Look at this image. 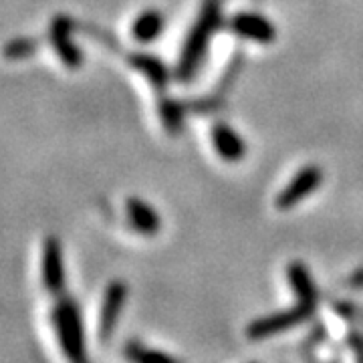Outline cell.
Returning a JSON list of instances; mask_svg holds the SVG:
<instances>
[{"label":"cell","mask_w":363,"mask_h":363,"mask_svg":"<svg viewBox=\"0 0 363 363\" xmlns=\"http://www.w3.org/2000/svg\"><path fill=\"white\" fill-rule=\"evenodd\" d=\"M51 321L57 343L67 363H91L85 343L83 317L75 298L59 295L51 311Z\"/></svg>","instance_id":"1"},{"label":"cell","mask_w":363,"mask_h":363,"mask_svg":"<svg viewBox=\"0 0 363 363\" xmlns=\"http://www.w3.org/2000/svg\"><path fill=\"white\" fill-rule=\"evenodd\" d=\"M220 2L218 0H208L200 13V18L194 25V28L190 30L188 40L184 45L180 55V61H178V77L182 81H190L194 77V73L200 67V61L204 59L208 49V43L212 39L214 30L220 25Z\"/></svg>","instance_id":"2"},{"label":"cell","mask_w":363,"mask_h":363,"mask_svg":"<svg viewBox=\"0 0 363 363\" xmlns=\"http://www.w3.org/2000/svg\"><path fill=\"white\" fill-rule=\"evenodd\" d=\"M40 281L47 293L63 295L65 291V260L63 247L57 236H47L40 252Z\"/></svg>","instance_id":"3"},{"label":"cell","mask_w":363,"mask_h":363,"mask_svg":"<svg viewBox=\"0 0 363 363\" xmlns=\"http://www.w3.org/2000/svg\"><path fill=\"white\" fill-rule=\"evenodd\" d=\"M49 40L67 69H79L83 65V52L73 37V21L65 14H57L49 26Z\"/></svg>","instance_id":"4"},{"label":"cell","mask_w":363,"mask_h":363,"mask_svg":"<svg viewBox=\"0 0 363 363\" xmlns=\"http://www.w3.org/2000/svg\"><path fill=\"white\" fill-rule=\"evenodd\" d=\"M128 301V286L121 281H113L109 283L104 293V301H101V309H99V325H97V333L101 341H109L111 333L116 331L117 319L125 307Z\"/></svg>","instance_id":"5"},{"label":"cell","mask_w":363,"mask_h":363,"mask_svg":"<svg viewBox=\"0 0 363 363\" xmlns=\"http://www.w3.org/2000/svg\"><path fill=\"white\" fill-rule=\"evenodd\" d=\"M311 313L313 309H309V307H305V305L298 303L297 307H293V309H289V311L274 313V315H269V317H262V319L255 321V323L248 327V337L259 341V339L277 335V333H281V331H286V329H291V327H295V325L303 323Z\"/></svg>","instance_id":"6"},{"label":"cell","mask_w":363,"mask_h":363,"mask_svg":"<svg viewBox=\"0 0 363 363\" xmlns=\"http://www.w3.org/2000/svg\"><path fill=\"white\" fill-rule=\"evenodd\" d=\"M321 182H323V172L319 166L303 168L293 180L289 182L285 190L277 196V208L289 210V208L297 206L298 202H303L307 196L321 186Z\"/></svg>","instance_id":"7"},{"label":"cell","mask_w":363,"mask_h":363,"mask_svg":"<svg viewBox=\"0 0 363 363\" xmlns=\"http://www.w3.org/2000/svg\"><path fill=\"white\" fill-rule=\"evenodd\" d=\"M234 35L255 43H272L277 39V28L269 18L259 13H238L230 21Z\"/></svg>","instance_id":"8"},{"label":"cell","mask_w":363,"mask_h":363,"mask_svg":"<svg viewBox=\"0 0 363 363\" xmlns=\"http://www.w3.org/2000/svg\"><path fill=\"white\" fill-rule=\"evenodd\" d=\"M212 143L216 154L226 162H240L247 154L245 140L226 123H216L212 128Z\"/></svg>","instance_id":"9"},{"label":"cell","mask_w":363,"mask_h":363,"mask_svg":"<svg viewBox=\"0 0 363 363\" xmlns=\"http://www.w3.org/2000/svg\"><path fill=\"white\" fill-rule=\"evenodd\" d=\"M125 210H128L130 226L135 233L143 234V236H154V234L160 233L162 220H160L156 208H152L140 198H130Z\"/></svg>","instance_id":"10"},{"label":"cell","mask_w":363,"mask_h":363,"mask_svg":"<svg viewBox=\"0 0 363 363\" xmlns=\"http://www.w3.org/2000/svg\"><path fill=\"white\" fill-rule=\"evenodd\" d=\"M289 283L293 286L298 303L305 305V307H309V309H315V305H317V286L313 283L311 274H309L305 264L293 262L289 267Z\"/></svg>","instance_id":"11"},{"label":"cell","mask_w":363,"mask_h":363,"mask_svg":"<svg viewBox=\"0 0 363 363\" xmlns=\"http://www.w3.org/2000/svg\"><path fill=\"white\" fill-rule=\"evenodd\" d=\"M166 25V18L160 11H145L142 13L131 25V37L138 40V43H152L156 40Z\"/></svg>","instance_id":"12"},{"label":"cell","mask_w":363,"mask_h":363,"mask_svg":"<svg viewBox=\"0 0 363 363\" xmlns=\"http://www.w3.org/2000/svg\"><path fill=\"white\" fill-rule=\"evenodd\" d=\"M131 65L135 67L142 75L147 77V81L156 87V89H164L169 83V73L166 65L152 55H133L131 57Z\"/></svg>","instance_id":"13"},{"label":"cell","mask_w":363,"mask_h":363,"mask_svg":"<svg viewBox=\"0 0 363 363\" xmlns=\"http://www.w3.org/2000/svg\"><path fill=\"white\" fill-rule=\"evenodd\" d=\"M39 49V40L33 39V37H16V39L9 40L4 47H2V57L4 59H11V61H23L33 57Z\"/></svg>","instance_id":"14"},{"label":"cell","mask_w":363,"mask_h":363,"mask_svg":"<svg viewBox=\"0 0 363 363\" xmlns=\"http://www.w3.org/2000/svg\"><path fill=\"white\" fill-rule=\"evenodd\" d=\"M125 357L131 363H176L172 357H168L166 353L162 351H152L142 347L140 343L131 341L125 345Z\"/></svg>","instance_id":"15"},{"label":"cell","mask_w":363,"mask_h":363,"mask_svg":"<svg viewBox=\"0 0 363 363\" xmlns=\"http://www.w3.org/2000/svg\"><path fill=\"white\" fill-rule=\"evenodd\" d=\"M160 113H162V121L166 125L168 133H178L184 125V107L178 101H164L160 105Z\"/></svg>","instance_id":"16"}]
</instances>
